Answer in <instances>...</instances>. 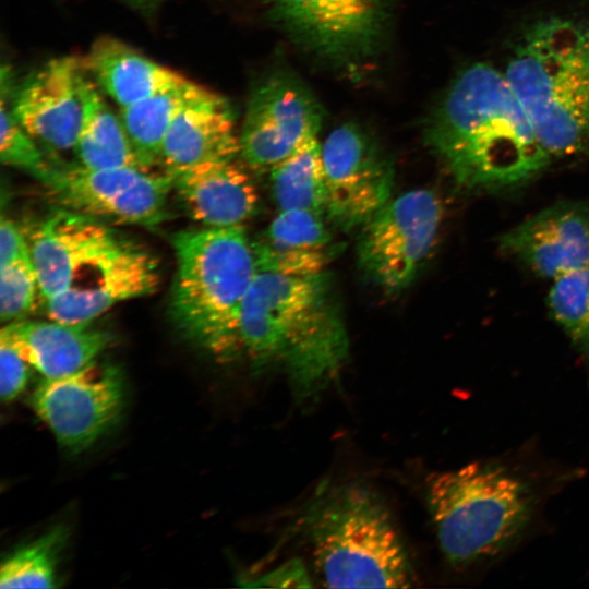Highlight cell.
Wrapping results in <instances>:
<instances>
[{
  "mask_svg": "<svg viewBox=\"0 0 589 589\" xmlns=\"http://www.w3.org/2000/svg\"><path fill=\"white\" fill-rule=\"evenodd\" d=\"M424 137L456 184L469 191L520 187L551 159L505 74L485 63L455 79L428 118Z\"/></svg>",
  "mask_w": 589,
  "mask_h": 589,
  "instance_id": "obj_1",
  "label": "cell"
},
{
  "mask_svg": "<svg viewBox=\"0 0 589 589\" xmlns=\"http://www.w3.org/2000/svg\"><path fill=\"white\" fill-rule=\"evenodd\" d=\"M348 334L324 274H257L243 300L236 358L288 375L297 397L323 389L348 354Z\"/></svg>",
  "mask_w": 589,
  "mask_h": 589,
  "instance_id": "obj_2",
  "label": "cell"
},
{
  "mask_svg": "<svg viewBox=\"0 0 589 589\" xmlns=\"http://www.w3.org/2000/svg\"><path fill=\"white\" fill-rule=\"evenodd\" d=\"M504 74L551 158L589 149V21L533 24Z\"/></svg>",
  "mask_w": 589,
  "mask_h": 589,
  "instance_id": "obj_3",
  "label": "cell"
},
{
  "mask_svg": "<svg viewBox=\"0 0 589 589\" xmlns=\"http://www.w3.org/2000/svg\"><path fill=\"white\" fill-rule=\"evenodd\" d=\"M172 244L177 327L213 356L235 359L240 310L257 274L253 240L243 225L202 226L176 233Z\"/></svg>",
  "mask_w": 589,
  "mask_h": 589,
  "instance_id": "obj_4",
  "label": "cell"
},
{
  "mask_svg": "<svg viewBox=\"0 0 589 589\" xmlns=\"http://www.w3.org/2000/svg\"><path fill=\"white\" fill-rule=\"evenodd\" d=\"M315 565L330 588H407L413 570L389 514L363 485L318 498L306 517Z\"/></svg>",
  "mask_w": 589,
  "mask_h": 589,
  "instance_id": "obj_5",
  "label": "cell"
},
{
  "mask_svg": "<svg viewBox=\"0 0 589 589\" xmlns=\"http://www.w3.org/2000/svg\"><path fill=\"white\" fill-rule=\"evenodd\" d=\"M428 504L443 554L462 567L515 542L530 521L533 494L504 466L477 461L434 476Z\"/></svg>",
  "mask_w": 589,
  "mask_h": 589,
  "instance_id": "obj_6",
  "label": "cell"
},
{
  "mask_svg": "<svg viewBox=\"0 0 589 589\" xmlns=\"http://www.w3.org/2000/svg\"><path fill=\"white\" fill-rule=\"evenodd\" d=\"M442 216L433 190L392 197L360 228L357 252L363 274L385 292L409 287L435 245Z\"/></svg>",
  "mask_w": 589,
  "mask_h": 589,
  "instance_id": "obj_7",
  "label": "cell"
},
{
  "mask_svg": "<svg viewBox=\"0 0 589 589\" xmlns=\"http://www.w3.org/2000/svg\"><path fill=\"white\" fill-rule=\"evenodd\" d=\"M61 208L95 219L154 226L166 218L172 190L168 172L140 167L87 168L51 159L40 182Z\"/></svg>",
  "mask_w": 589,
  "mask_h": 589,
  "instance_id": "obj_8",
  "label": "cell"
},
{
  "mask_svg": "<svg viewBox=\"0 0 589 589\" xmlns=\"http://www.w3.org/2000/svg\"><path fill=\"white\" fill-rule=\"evenodd\" d=\"M271 20L297 45L329 63H359L381 47L389 0H269Z\"/></svg>",
  "mask_w": 589,
  "mask_h": 589,
  "instance_id": "obj_9",
  "label": "cell"
},
{
  "mask_svg": "<svg viewBox=\"0 0 589 589\" xmlns=\"http://www.w3.org/2000/svg\"><path fill=\"white\" fill-rule=\"evenodd\" d=\"M322 157L325 216L338 228H361L392 199V161L357 124L334 129L322 144Z\"/></svg>",
  "mask_w": 589,
  "mask_h": 589,
  "instance_id": "obj_10",
  "label": "cell"
},
{
  "mask_svg": "<svg viewBox=\"0 0 589 589\" xmlns=\"http://www.w3.org/2000/svg\"><path fill=\"white\" fill-rule=\"evenodd\" d=\"M122 401L119 371L96 361L75 373L45 378L29 399L58 443L71 453L98 440L116 422Z\"/></svg>",
  "mask_w": 589,
  "mask_h": 589,
  "instance_id": "obj_11",
  "label": "cell"
},
{
  "mask_svg": "<svg viewBox=\"0 0 589 589\" xmlns=\"http://www.w3.org/2000/svg\"><path fill=\"white\" fill-rule=\"evenodd\" d=\"M323 112L308 87L278 71L253 89L239 135L240 155L254 170H271L305 137L317 134Z\"/></svg>",
  "mask_w": 589,
  "mask_h": 589,
  "instance_id": "obj_12",
  "label": "cell"
},
{
  "mask_svg": "<svg viewBox=\"0 0 589 589\" xmlns=\"http://www.w3.org/2000/svg\"><path fill=\"white\" fill-rule=\"evenodd\" d=\"M85 73L83 60L73 56L46 61L16 86L11 72L1 73V92L8 94L13 116L51 153L75 146L83 115Z\"/></svg>",
  "mask_w": 589,
  "mask_h": 589,
  "instance_id": "obj_13",
  "label": "cell"
},
{
  "mask_svg": "<svg viewBox=\"0 0 589 589\" xmlns=\"http://www.w3.org/2000/svg\"><path fill=\"white\" fill-rule=\"evenodd\" d=\"M159 271L145 249L123 237L87 263L60 294L45 301L48 318L91 323L118 303L156 291Z\"/></svg>",
  "mask_w": 589,
  "mask_h": 589,
  "instance_id": "obj_14",
  "label": "cell"
},
{
  "mask_svg": "<svg viewBox=\"0 0 589 589\" xmlns=\"http://www.w3.org/2000/svg\"><path fill=\"white\" fill-rule=\"evenodd\" d=\"M500 247L536 275L554 280L589 266V206L563 201L516 225Z\"/></svg>",
  "mask_w": 589,
  "mask_h": 589,
  "instance_id": "obj_15",
  "label": "cell"
},
{
  "mask_svg": "<svg viewBox=\"0 0 589 589\" xmlns=\"http://www.w3.org/2000/svg\"><path fill=\"white\" fill-rule=\"evenodd\" d=\"M23 231L44 302L64 291L87 263L122 238L98 219L64 208Z\"/></svg>",
  "mask_w": 589,
  "mask_h": 589,
  "instance_id": "obj_16",
  "label": "cell"
},
{
  "mask_svg": "<svg viewBox=\"0 0 589 589\" xmlns=\"http://www.w3.org/2000/svg\"><path fill=\"white\" fill-rule=\"evenodd\" d=\"M168 173L187 213L204 227L242 225L256 209V187L236 158L208 160Z\"/></svg>",
  "mask_w": 589,
  "mask_h": 589,
  "instance_id": "obj_17",
  "label": "cell"
},
{
  "mask_svg": "<svg viewBox=\"0 0 589 589\" xmlns=\"http://www.w3.org/2000/svg\"><path fill=\"white\" fill-rule=\"evenodd\" d=\"M238 154L232 107L221 95L196 84L171 122L160 165L170 172Z\"/></svg>",
  "mask_w": 589,
  "mask_h": 589,
  "instance_id": "obj_18",
  "label": "cell"
},
{
  "mask_svg": "<svg viewBox=\"0 0 589 589\" xmlns=\"http://www.w3.org/2000/svg\"><path fill=\"white\" fill-rule=\"evenodd\" d=\"M0 336L39 372L44 378H58L80 371L110 344V335L91 323L56 320H17L7 323Z\"/></svg>",
  "mask_w": 589,
  "mask_h": 589,
  "instance_id": "obj_19",
  "label": "cell"
},
{
  "mask_svg": "<svg viewBox=\"0 0 589 589\" xmlns=\"http://www.w3.org/2000/svg\"><path fill=\"white\" fill-rule=\"evenodd\" d=\"M323 216L309 209L279 211L253 240L257 271L287 276L324 274L333 248Z\"/></svg>",
  "mask_w": 589,
  "mask_h": 589,
  "instance_id": "obj_20",
  "label": "cell"
},
{
  "mask_svg": "<svg viewBox=\"0 0 589 589\" xmlns=\"http://www.w3.org/2000/svg\"><path fill=\"white\" fill-rule=\"evenodd\" d=\"M83 62L88 75L119 108L189 81L109 36L96 39Z\"/></svg>",
  "mask_w": 589,
  "mask_h": 589,
  "instance_id": "obj_21",
  "label": "cell"
},
{
  "mask_svg": "<svg viewBox=\"0 0 589 589\" xmlns=\"http://www.w3.org/2000/svg\"><path fill=\"white\" fill-rule=\"evenodd\" d=\"M86 72L82 82L83 115L73 152L77 164L87 168L140 167L119 112Z\"/></svg>",
  "mask_w": 589,
  "mask_h": 589,
  "instance_id": "obj_22",
  "label": "cell"
},
{
  "mask_svg": "<svg viewBox=\"0 0 589 589\" xmlns=\"http://www.w3.org/2000/svg\"><path fill=\"white\" fill-rule=\"evenodd\" d=\"M316 135L305 137L269 170L272 194L279 211L309 209L325 215V173Z\"/></svg>",
  "mask_w": 589,
  "mask_h": 589,
  "instance_id": "obj_23",
  "label": "cell"
},
{
  "mask_svg": "<svg viewBox=\"0 0 589 589\" xmlns=\"http://www.w3.org/2000/svg\"><path fill=\"white\" fill-rule=\"evenodd\" d=\"M196 84L188 81L119 108V116L143 168L161 164L171 122Z\"/></svg>",
  "mask_w": 589,
  "mask_h": 589,
  "instance_id": "obj_24",
  "label": "cell"
},
{
  "mask_svg": "<svg viewBox=\"0 0 589 589\" xmlns=\"http://www.w3.org/2000/svg\"><path fill=\"white\" fill-rule=\"evenodd\" d=\"M552 281L546 299L550 314L582 356L589 374V266Z\"/></svg>",
  "mask_w": 589,
  "mask_h": 589,
  "instance_id": "obj_25",
  "label": "cell"
},
{
  "mask_svg": "<svg viewBox=\"0 0 589 589\" xmlns=\"http://www.w3.org/2000/svg\"><path fill=\"white\" fill-rule=\"evenodd\" d=\"M65 536L61 528L19 548L0 569V588H55L58 553Z\"/></svg>",
  "mask_w": 589,
  "mask_h": 589,
  "instance_id": "obj_26",
  "label": "cell"
},
{
  "mask_svg": "<svg viewBox=\"0 0 589 589\" xmlns=\"http://www.w3.org/2000/svg\"><path fill=\"white\" fill-rule=\"evenodd\" d=\"M0 158L3 165L22 170L41 182L51 168L40 144L19 123L1 97Z\"/></svg>",
  "mask_w": 589,
  "mask_h": 589,
  "instance_id": "obj_27",
  "label": "cell"
},
{
  "mask_svg": "<svg viewBox=\"0 0 589 589\" xmlns=\"http://www.w3.org/2000/svg\"><path fill=\"white\" fill-rule=\"evenodd\" d=\"M39 285L29 255L0 266V315L2 322L25 318L33 310Z\"/></svg>",
  "mask_w": 589,
  "mask_h": 589,
  "instance_id": "obj_28",
  "label": "cell"
},
{
  "mask_svg": "<svg viewBox=\"0 0 589 589\" xmlns=\"http://www.w3.org/2000/svg\"><path fill=\"white\" fill-rule=\"evenodd\" d=\"M29 363L0 336V396L3 402L13 401L26 387Z\"/></svg>",
  "mask_w": 589,
  "mask_h": 589,
  "instance_id": "obj_29",
  "label": "cell"
},
{
  "mask_svg": "<svg viewBox=\"0 0 589 589\" xmlns=\"http://www.w3.org/2000/svg\"><path fill=\"white\" fill-rule=\"evenodd\" d=\"M29 255L25 233L9 217L0 221V266Z\"/></svg>",
  "mask_w": 589,
  "mask_h": 589,
  "instance_id": "obj_30",
  "label": "cell"
},
{
  "mask_svg": "<svg viewBox=\"0 0 589 589\" xmlns=\"http://www.w3.org/2000/svg\"><path fill=\"white\" fill-rule=\"evenodd\" d=\"M255 586L264 587H311L310 578L301 562L290 561L257 579Z\"/></svg>",
  "mask_w": 589,
  "mask_h": 589,
  "instance_id": "obj_31",
  "label": "cell"
},
{
  "mask_svg": "<svg viewBox=\"0 0 589 589\" xmlns=\"http://www.w3.org/2000/svg\"><path fill=\"white\" fill-rule=\"evenodd\" d=\"M145 15L154 13L164 0H115Z\"/></svg>",
  "mask_w": 589,
  "mask_h": 589,
  "instance_id": "obj_32",
  "label": "cell"
}]
</instances>
